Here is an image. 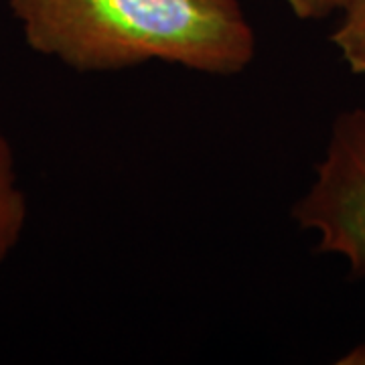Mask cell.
Instances as JSON below:
<instances>
[{
	"label": "cell",
	"mask_w": 365,
	"mask_h": 365,
	"mask_svg": "<svg viewBox=\"0 0 365 365\" xmlns=\"http://www.w3.org/2000/svg\"><path fill=\"white\" fill-rule=\"evenodd\" d=\"M337 364L339 365H365V341L364 343H359V345H355V347H351V349L345 353V355H341L339 359H337Z\"/></svg>",
	"instance_id": "6"
},
{
	"label": "cell",
	"mask_w": 365,
	"mask_h": 365,
	"mask_svg": "<svg viewBox=\"0 0 365 365\" xmlns=\"http://www.w3.org/2000/svg\"><path fill=\"white\" fill-rule=\"evenodd\" d=\"M290 215L317 237V250L339 256L355 278L365 276V108L339 112L314 165L307 191Z\"/></svg>",
	"instance_id": "2"
},
{
	"label": "cell",
	"mask_w": 365,
	"mask_h": 365,
	"mask_svg": "<svg viewBox=\"0 0 365 365\" xmlns=\"http://www.w3.org/2000/svg\"><path fill=\"white\" fill-rule=\"evenodd\" d=\"M339 16L331 43L353 76L365 78V0H349Z\"/></svg>",
	"instance_id": "4"
},
{
	"label": "cell",
	"mask_w": 365,
	"mask_h": 365,
	"mask_svg": "<svg viewBox=\"0 0 365 365\" xmlns=\"http://www.w3.org/2000/svg\"><path fill=\"white\" fill-rule=\"evenodd\" d=\"M26 45L83 73L165 61L237 76L256 57L240 0H11Z\"/></svg>",
	"instance_id": "1"
},
{
	"label": "cell",
	"mask_w": 365,
	"mask_h": 365,
	"mask_svg": "<svg viewBox=\"0 0 365 365\" xmlns=\"http://www.w3.org/2000/svg\"><path fill=\"white\" fill-rule=\"evenodd\" d=\"M29 203L16 169L13 144L0 130V266L9 260L25 234Z\"/></svg>",
	"instance_id": "3"
},
{
	"label": "cell",
	"mask_w": 365,
	"mask_h": 365,
	"mask_svg": "<svg viewBox=\"0 0 365 365\" xmlns=\"http://www.w3.org/2000/svg\"><path fill=\"white\" fill-rule=\"evenodd\" d=\"M299 21H323L339 14L349 0H280Z\"/></svg>",
	"instance_id": "5"
}]
</instances>
